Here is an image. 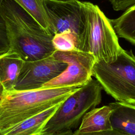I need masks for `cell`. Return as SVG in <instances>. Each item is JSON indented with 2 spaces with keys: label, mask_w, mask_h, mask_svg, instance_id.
<instances>
[{
  "label": "cell",
  "mask_w": 135,
  "mask_h": 135,
  "mask_svg": "<svg viewBox=\"0 0 135 135\" xmlns=\"http://www.w3.org/2000/svg\"><path fill=\"white\" fill-rule=\"evenodd\" d=\"M0 15L5 23L9 50L24 61L46 58L56 51L53 35L13 0L1 1Z\"/></svg>",
  "instance_id": "obj_1"
},
{
  "label": "cell",
  "mask_w": 135,
  "mask_h": 135,
  "mask_svg": "<svg viewBox=\"0 0 135 135\" xmlns=\"http://www.w3.org/2000/svg\"><path fill=\"white\" fill-rule=\"evenodd\" d=\"M79 87L41 88L0 93V129L11 128L62 102Z\"/></svg>",
  "instance_id": "obj_2"
},
{
  "label": "cell",
  "mask_w": 135,
  "mask_h": 135,
  "mask_svg": "<svg viewBox=\"0 0 135 135\" xmlns=\"http://www.w3.org/2000/svg\"><path fill=\"white\" fill-rule=\"evenodd\" d=\"M84 26L76 49L89 53L95 62L115 61L123 49L111 20L99 7L82 2Z\"/></svg>",
  "instance_id": "obj_3"
},
{
  "label": "cell",
  "mask_w": 135,
  "mask_h": 135,
  "mask_svg": "<svg viewBox=\"0 0 135 135\" xmlns=\"http://www.w3.org/2000/svg\"><path fill=\"white\" fill-rule=\"evenodd\" d=\"M102 90L93 79L80 87L60 104L41 134L73 131L79 127L84 115L101 103Z\"/></svg>",
  "instance_id": "obj_4"
},
{
  "label": "cell",
  "mask_w": 135,
  "mask_h": 135,
  "mask_svg": "<svg viewBox=\"0 0 135 135\" xmlns=\"http://www.w3.org/2000/svg\"><path fill=\"white\" fill-rule=\"evenodd\" d=\"M92 76L118 102L135 104V55L132 51L123 49L111 63L95 62Z\"/></svg>",
  "instance_id": "obj_5"
},
{
  "label": "cell",
  "mask_w": 135,
  "mask_h": 135,
  "mask_svg": "<svg viewBox=\"0 0 135 135\" xmlns=\"http://www.w3.org/2000/svg\"><path fill=\"white\" fill-rule=\"evenodd\" d=\"M52 55L68 65L60 75L42 88H80L92 79V68L95 60L91 54L74 49L70 51L56 50Z\"/></svg>",
  "instance_id": "obj_6"
},
{
  "label": "cell",
  "mask_w": 135,
  "mask_h": 135,
  "mask_svg": "<svg viewBox=\"0 0 135 135\" xmlns=\"http://www.w3.org/2000/svg\"><path fill=\"white\" fill-rule=\"evenodd\" d=\"M43 4L50 22L52 35L71 33L76 38L77 45L84 26L82 2L43 0Z\"/></svg>",
  "instance_id": "obj_7"
},
{
  "label": "cell",
  "mask_w": 135,
  "mask_h": 135,
  "mask_svg": "<svg viewBox=\"0 0 135 135\" xmlns=\"http://www.w3.org/2000/svg\"><path fill=\"white\" fill-rule=\"evenodd\" d=\"M67 65L65 62L55 59L52 55L38 60L24 61L14 89L28 90L41 88L60 75Z\"/></svg>",
  "instance_id": "obj_8"
},
{
  "label": "cell",
  "mask_w": 135,
  "mask_h": 135,
  "mask_svg": "<svg viewBox=\"0 0 135 135\" xmlns=\"http://www.w3.org/2000/svg\"><path fill=\"white\" fill-rule=\"evenodd\" d=\"M24 62L17 53L9 50L0 54V93L14 89Z\"/></svg>",
  "instance_id": "obj_9"
},
{
  "label": "cell",
  "mask_w": 135,
  "mask_h": 135,
  "mask_svg": "<svg viewBox=\"0 0 135 135\" xmlns=\"http://www.w3.org/2000/svg\"><path fill=\"white\" fill-rule=\"evenodd\" d=\"M112 108L109 104L94 108L83 117L81 123L75 131L79 133H92L112 129L110 117Z\"/></svg>",
  "instance_id": "obj_10"
},
{
  "label": "cell",
  "mask_w": 135,
  "mask_h": 135,
  "mask_svg": "<svg viewBox=\"0 0 135 135\" xmlns=\"http://www.w3.org/2000/svg\"><path fill=\"white\" fill-rule=\"evenodd\" d=\"M109 104L112 108L110 117L112 129L135 135V104L118 101Z\"/></svg>",
  "instance_id": "obj_11"
},
{
  "label": "cell",
  "mask_w": 135,
  "mask_h": 135,
  "mask_svg": "<svg viewBox=\"0 0 135 135\" xmlns=\"http://www.w3.org/2000/svg\"><path fill=\"white\" fill-rule=\"evenodd\" d=\"M61 103L32 116L11 128L2 130L4 134L30 135L37 133L40 135L47 121L55 112Z\"/></svg>",
  "instance_id": "obj_12"
},
{
  "label": "cell",
  "mask_w": 135,
  "mask_h": 135,
  "mask_svg": "<svg viewBox=\"0 0 135 135\" xmlns=\"http://www.w3.org/2000/svg\"><path fill=\"white\" fill-rule=\"evenodd\" d=\"M110 20L117 35L135 45V5Z\"/></svg>",
  "instance_id": "obj_13"
},
{
  "label": "cell",
  "mask_w": 135,
  "mask_h": 135,
  "mask_svg": "<svg viewBox=\"0 0 135 135\" xmlns=\"http://www.w3.org/2000/svg\"><path fill=\"white\" fill-rule=\"evenodd\" d=\"M13 1L30 14L48 33L52 35L50 22L44 6L43 0Z\"/></svg>",
  "instance_id": "obj_14"
},
{
  "label": "cell",
  "mask_w": 135,
  "mask_h": 135,
  "mask_svg": "<svg viewBox=\"0 0 135 135\" xmlns=\"http://www.w3.org/2000/svg\"><path fill=\"white\" fill-rule=\"evenodd\" d=\"M52 43L57 51H70L76 49V38L71 33L63 32L55 34Z\"/></svg>",
  "instance_id": "obj_15"
},
{
  "label": "cell",
  "mask_w": 135,
  "mask_h": 135,
  "mask_svg": "<svg viewBox=\"0 0 135 135\" xmlns=\"http://www.w3.org/2000/svg\"><path fill=\"white\" fill-rule=\"evenodd\" d=\"M9 46L4 21L0 15V54L7 52Z\"/></svg>",
  "instance_id": "obj_16"
},
{
  "label": "cell",
  "mask_w": 135,
  "mask_h": 135,
  "mask_svg": "<svg viewBox=\"0 0 135 135\" xmlns=\"http://www.w3.org/2000/svg\"><path fill=\"white\" fill-rule=\"evenodd\" d=\"M116 11H126L135 5V0H107Z\"/></svg>",
  "instance_id": "obj_17"
},
{
  "label": "cell",
  "mask_w": 135,
  "mask_h": 135,
  "mask_svg": "<svg viewBox=\"0 0 135 135\" xmlns=\"http://www.w3.org/2000/svg\"><path fill=\"white\" fill-rule=\"evenodd\" d=\"M73 134L74 135H129V134L116 131L113 129H112L111 130L105 131H102V132H95V133H85V134L79 133L75 131L74 132H73Z\"/></svg>",
  "instance_id": "obj_18"
},
{
  "label": "cell",
  "mask_w": 135,
  "mask_h": 135,
  "mask_svg": "<svg viewBox=\"0 0 135 135\" xmlns=\"http://www.w3.org/2000/svg\"><path fill=\"white\" fill-rule=\"evenodd\" d=\"M40 135H74L73 131H68L61 133H51V134H40Z\"/></svg>",
  "instance_id": "obj_19"
},
{
  "label": "cell",
  "mask_w": 135,
  "mask_h": 135,
  "mask_svg": "<svg viewBox=\"0 0 135 135\" xmlns=\"http://www.w3.org/2000/svg\"><path fill=\"white\" fill-rule=\"evenodd\" d=\"M53 1H61V2H68V1H73V0H53Z\"/></svg>",
  "instance_id": "obj_20"
},
{
  "label": "cell",
  "mask_w": 135,
  "mask_h": 135,
  "mask_svg": "<svg viewBox=\"0 0 135 135\" xmlns=\"http://www.w3.org/2000/svg\"><path fill=\"white\" fill-rule=\"evenodd\" d=\"M0 135H5L3 130L1 129H0Z\"/></svg>",
  "instance_id": "obj_21"
},
{
  "label": "cell",
  "mask_w": 135,
  "mask_h": 135,
  "mask_svg": "<svg viewBox=\"0 0 135 135\" xmlns=\"http://www.w3.org/2000/svg\"><path fill=\"white\" fill-rule=\"evenodd\" d=\"M30 135H39V134H37V133H33V134H30Z\"/></svg>",
  "instance_id": "obj_22"
},
{
  "label": "cell",
  "mask_w": 135,
  "mask_h": 135,
  "mask_svg": "<svg viewBox=\"0 0 135 135\" xmlns=\"http://www.w3.org/2000/svg\"><path fill=\"white\" fill-rule=\"evenodd\" d=\"M1 0H0V2H1Z\"/></svg>",
  "instance_id": "obj_23"
}]
</instances>
